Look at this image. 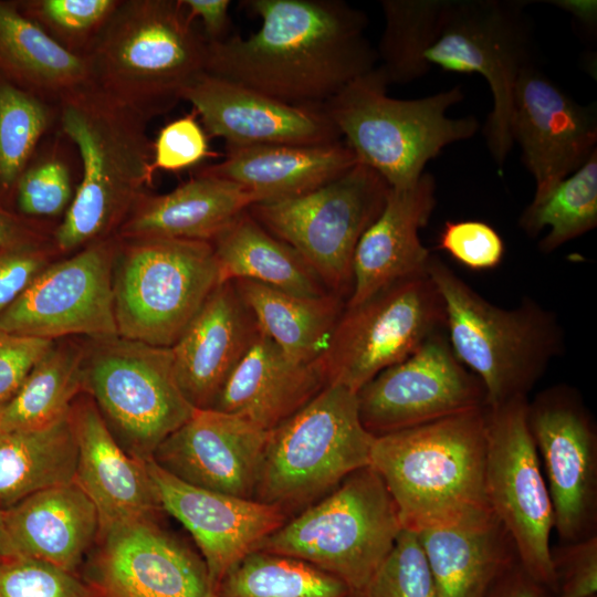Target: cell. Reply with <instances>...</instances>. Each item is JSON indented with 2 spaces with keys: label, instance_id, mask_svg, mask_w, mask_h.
Masks as SVG:
<instances>
[{
  "label": "cell",
  "instance_id": "1",
  "mask_svg": "<svg viewBox=\"0 0 597 597\" xmlns=\"http://www.w3.org/2000/svg\"><path fill=\"white\" fill-rule=\"evenodd\" d=\"M260 19L248 38L208 43L206 73L283 103L323 107L378 61L366 14L341 0H247Z\"/></svg>",
  "mask_w": 597,
  "mask_h": 597
},
{
  "label": "cell",
  "instance_id": "2",
  "mask_svg": "<svg viewBox=\"0 0 597 597\" xmlns=\"http://www.w3.org/2000/svg\"><path fill=\"white\" fill-rule=\"evenodd\" d=\"M62 133L76 146L82 179L52 231L57 253L115 235L153 181L147 122L90 83L56 103Z\"/></svg>",
  "mask_w": 597,
  "mask_h": 597
},
{
  "label": "cell",
  "instance_id": "3",
  "mask_svg": "<svg viewBox=\"0 0 597 597\" xmlns=\"http://www.w3.org/2000/svg\"><path fill=\"white\" fill-rule=\"evenodd\" d=\"M85 55L92 84L148 122L206 73L208 42L181 0H125Z\"/></svg>",
  "mask_w": 597,
  "mask_h": 597
},
{
  "label": "cell",
  "instance_id": "4",
  "mask_svg": "<svg viewBox=\"0 0 597 597\" xmlns=\"http://www.w3.org/2000/svg\"><path fill=\"white\" fill-rule=\"evenodd\" d=\"M486 408L375 437L369 465L402 528L419 532L490 507L484 490Z\"/></svg>",
  "mask_w": 597,
  "mask_h": 597
},
{
  "label": "cell",
  "instance_id": "5",
  "mask_svg": "<svg viewBox=\"0 0 597 597\" xmlns=\"http://www.w3.org/2000/svg\"><path fill=\"white\" fill-rule=\"evenodd\" d=\"M427 273L443 300L451 348L481 380L486 408L527 397L563 350L557 316L530 297L513 308L492 304L434 254Z\"/></svg>",
  "mask_w": 597,
  "mask_h": 597
},
{
  "label": "cell",
  "instance_id": "6",
  "mask_svg": "<svg viewBox=\"0 0 597 597\" xmlns=\"http://www.w3.org/2000/svg\"><path fill=\"white\" fill-rule=\"evenodd\" d=\"M376 66L329 100L324 111L359 163L379 174L392 189L413 186L426 165L444 147L472 138L476 117L448 116L464 98L461 85L413 98H394Z\"/></svg>",
  "mask_w": 597,
  "mask_h": 597
},
{
  "label": "cell",
  "instance_id": "7",
  "mask_svg": "<svg viewBox=\"0 0 597 597\" xmlns=\"http://www.w3.org/2000/svg\"><path fill=\"white\" fill-rule=\"evenodd\" d=\"M374 439L360 422L356 392L327 386L268 431L253 500L295 516L369 465Z\"/></svg>",
  "mask_w": 597,
  "mask_h": 597
},
{
  "label": "cell",
  "instance_id": "8",
  "mask_svg": "<svg viewBox=\"0 0 597 597\" xmlns=\"http://www.w3.org/2000/svg\"><path fill=\"white\" fill-rule=\"evenodd\" d=\"M402 530L383 479L364 467L289 519L255 551L304 561L362 594Z\"/></svg>",
  "mask_w": 597,
  "mask_h": 597
},
{
  "label": "cell",
  "instance_id": "9",
  "mask_svg": "<svg viewBox=\"0 0 597 597\" xmlns=\"http://www.w3.org/2000/svg\"><path fill=\"white\" fill-rule=\"evenodd\" d=\"M219 284L210 242L117 238L113 295L118 336L171 347Z\"/></svg>",
  "mask_w": 597,
  "mask_h": 597
},
{
  "label": "cell",
  "instance_id": "10",
  "mask_svg": "<svg viewBox=\"0 0 597 597\" xmlns=\"http://www.w3.org/2000/svg\"><path fill=\"white\" fill-rule=\"evenodd\" d=\"M523 0H443L428 67L478 73L489 84L493 106L482 128L500 176L513 147L510 115L520 72L534 63L533 30Z\"/></svg>",
  "mask_w": 597,
  "mask_h": 597
},
{
  "label": "cell",
  "instance_id": "11",
  "mask_svg": "<svg viewBox=\"0 0 597 597\" xmlns=\"http://www.w3.org/2000/svg\"><path fill=\"white\" fill-rule=\"evenodd\" d=\"M84 341L83 392L130 457L151 460L196 410L176 383L170 347L118 335Z\"/></svg>",
  "mask_w": 597,
  "mask_h": 597
},
{
  "label": "cell",
  "instance_id": "12",
  "mask_svg": "<svg viewBox=\"0 0 597 597\" xmlns=\"http://www.w3.org/2000/svg\"><path fill=\"white\" fill-rule=\"evenodd\" d=\"M389 189L379 174L357 163L314 190L258 202L248 211L270 233L294 248L326 287L347 302L357 243L381 212Z\"/></svg>",
  "mask_w": 597,
  "mask_h": 597
},
{
  "label": "cell",
  "instance_id": "13",
  "mask_svg": "<svg viewBox=\"0 0 597 597\" xmlns=\"http://www.w3.org/2000/svg\"><path fill=\"white\" fill-rule=\"evenodd\" d=\"M444 329L443 300L428 273L404 279L345 306L318 362L328 386L357 392Z\"/></svg>",
  "mask_w": 597,
  "mask_h": 597
},
{
  "label": "cell",
  "instance_id": "14",
  "mask_svg": "<svg viewBox=\"0 0 597 597\" xmlns=\"http://www.w3.org/2000/svg\"><path fill=\"white\" fill-rule=\"evenodd\" d=\"M527 401L519 397L486 408L484 490L522 568L546 590H556L549 546L554 512L527 426Z\"/></svg>",
  "mask_w": 597,
  "mask_h": 597
},
{
  "label": "cell",
  "instance_id": "15",
  "mask_svg": "<svg viewBox=\"0 0 597 597\" xmlns=\"http://www.w3.org/2000/svg\"><path fill=\"white\" fill-rule=\"evenodd\" d=\"M115 235L53 261L0 314V328L44 339L117 336L113 295Z\"/></svg>",
  "mask_w": 597,
  "mask_h": 597
},
{
  "label": "cell",
  "instance_id": "16",
  "mask_svg": "<svg viewBox=\"0 0 597 597\" xmlns=\"http://www.w3.org/2000/svg\"><path fill=\"white\" fill-rule=\"evenodd\" d=\"M356 395L360 422L374 437L486 408L481 380L457 358L446 329Z\"/></svg>",
  "mask_w": 597,
  "mask_h": 597
},
{
  "label": "cell",
  "instance_id": "17",
  "mask_svg": "<svg viewBox=\"0 0 597 597\" xmlns=\"http://www.w3.org/2000/svg\"><path fill=\"white\" fill-rule=\"evenodd\" d=\"M526 420L564 543L594 535L597 516V431L580 396L553 386L527 401Z\"/></svg>",
  "mask_w": 597,
  "mask_h": 597
},
{
  "label": "cell",
  "instance_id": "18",
  "mask_svg": "<svg viewBox=\"0 0 597 597\" xmlns=\"http://www.w3.org/2000/svg\"><path fill=\"white\" fill-rule=\"evenodd\" d=\"M84 564L97 597H218L202 557L155 519L100 528Z\"/></svg>",
  "mask_w": 597,
  "mask_h": 597
},
{
  "label": "cell",
  "instance_id": "19",
  "mask_svg": "<svg viewBox=\"0 0 597 597\" xmlns=\"http://www.w3.org/2000/svg\"><path fill=\"white\" fill-rule=\"evenodd\" d=\"M510 134L538 200L597 150L596 106L576 102L533 63L515 82Z\"/></svg>",
  "mask_w": 597,
  "mask_h": 597
},
{
  "label": "cell",
  "instance_id": "20",
  "mask_svg": "<svg viewBox=\"0 0 597 597\" xmlns=\"http://www.w3.org/2000/svg\"><path fill=\"white\" fill-rule=\"evenodd\" d=\"M163 511L191 534L216 591L224 575L289 519L276 507L188 484L146 462Z\"/></svg>",
  "mask_w": 597,
  "mask_h": 597
},
{
  "label": "cell",
  "instance_id": "21",
  "mask_svg": "<svg viewBox=\"0 0 597 597\" xmlns=\"http://www.w3.org/2000/svg\"><path fill=\"white\" fill-rule=\"evenodd\" d=\"M266 437L268 431L239 416L196 409L151 460L193 486L253 500Z\"/></svg>",
  "mask_w": 597,
  "mask_h": 597
},
{
  "label": "cell",
  "instance_id": "22",
  "mask_svg": "<svg viewBox=\"0 0 597 597\" xmlns=\"http://www.w3.org/2000/svg\"><path fill=\"white\" fill-rule=\"evenodd\" d=\"M206 133L227 147L322 145L341 140L323 107L294 106L238 83L203 73L182 93Z\"/></svg>",
  "mask_w": 597,
  "mask_h": 597
},
{
  "label": "cell",
  "instance_id": "23",
  "mask_svg": "<svg viewBox=\"0 0 597 597\" xmlns=\"http://www.w3.org/2000/svg\"><path fill=\"white\" fill-rule=\"evenodd\" d=\"M259 331L232 281L210 293L170 347L176 383L193 408H212Z\"/></svg>",
  "mask_w": 597,
  "mask_h": 597
},
{
  "label": "cell",
  "instance_id": "24",
  "mask_svg": "<svg viewBox=\"0 0 597 597\" xmlns=\"http://www.w3.org/2000/svg\"><path fill=\"white\" fill-rule=\"evenodd\" d=\"M77 460L74 482L96 506L100 528L163 511L146 462L130 457L115 440L93 399L81 392L70 411Z\"/></svg>",
  "mask_w": 597,
  "mask_h": 597
},
{
  "label": "cell",
  "instance_id": "25",
  "mask_svg": "<svg viewBox=\"0 0 597 597\" xmlns=\"http://www.w3.org/2000/svg\"><path fill=\"white\" fill-rule=\"evenodd\" d=\"M436 203V180L427 171L411 187L389 189L381 212L357 243L346 306L357 305L400 280L427 274L432 253L419 232L428 224Z\"/></svg>",
  "mask_w": 597,
  "mask_h": 597
},
{
  "label": "cell",
  "instance_id": "26",
  "mask_svg": "<svg viewBox=\"0 0 597 597\" xmlns=\"http://www.w3.org/2000/svg\"><path fill=\"white\" fill-rule=\"evenodd\" d=\"M327 386L318 360H295L259 331L211 409L239 416L269 431L306 406Z\"/></svg>",
  "mask_w": 597,
  "mask_h": 597
},
{
  "label": "cell",
  "instance_id": "27",
  "mask_svg": "<svg viewBox=\"0 0 597 597\" xmlns=\"http://www.w3.org/2000/svg\"><path fill=\"white\" fill-rule=\"evenodd\" d=\"M416 533L439 597H486L517 561L510 535L490 507Z\"/></svg>",
  "mask_w": 597,
  "mask_h": 597
},
{
  "label": "cell",
  "instance_id": "28",
  "mask_svg": "<svg viewBox=\"0 0 597 597\" xmlns=\"http://www.w3.org/2000/svg\"><path fill=\"white\" fill-rule=\"evenodd\" d=\"M18 556L80 575L100 532L96 506L73 481L31 494L2 511Z\"/></svg>",
  "mask_w": 597,
  "mask_h": 597
},
{
  "label": "cell",
  "instance_id": "29",
  "mask_svg": "<svg viewBox=\"0 0 597 597\" xmlns=\"http://www.w3.org/2000/svg\"><path fill=\"white\" fill-rule=\"evenodd\" d=\"M262 198L222 178L196 175L170 192H143L115 237L211 242L232 220Z\"/></svg>",
  "mask_w": 597,
  "mask_h": 597
},
{
  "label": "cell",
  "instance_id": "30",
  "mask_svg": "<svg viewBox=\"0 0 597 597\" xmlns=\"http://www.w3.org/2000/svg\"><path fill=\"white\" fill-rule=\"evenodd\" d=\"M357 163L342 139L322 145H251L227 147L222 160L197 172L241 185L263 202L306 193Z\"/></svg>",
  "mask_w": 597,
  "mask_h": 597
},
{
  "label": "cell",
  "instance_id": "31",
  "mask_svg": "<svg viewBox=\"0 0 597 597\" xmlns=\"http://www.w3.org/2000/svg\"><path fill=\"white\" fill-rule=\"evenodd\" d=\"M0 74L49 102L92 83L86 55L74 53L27 17L0 1Z\"/></svg>",
  "mask_w": 597,
  "mask_h": 597
},
{
  "label": "cell",
  "instance_id": "32",
  "mask_svg": "<svg viewBox=\"0 0 597 597\" xmlns=\"http://www.w3.org/2000/svg\"><path fill=\"white\" fill-rule=\"evenodd\" d=\"M210 243L220 283L249 280L308 297L332 293L294 248L270 233L248 210Z\"/></svg>",
  "mask_w": 597,
  "mask_h": 597
},
{
  "label": "cell",
  "instance_id": "33",
  "mask_svg": "<svg viewBox=\"0 0 597 597\" xmlns=\"http://www.w3.org/2000/svg\"><path fill=\"white\" fill-rule=\"evenodd\" d=\"M261 332L289 356L317 362L327 348L346 300L334 293L308 297L249 280L232 281Z\"/></svg>",
  "mask_w": 597,
  "mask_h": 597
},
{
  "label": "cell",
  "instance_id": "34",
  "mask_svg": "<svg viewBox=\"0 0 597 597\" xmlns=\"http://www.w3.org/2000/svg\"><path fill=\"white\" fill-rule=\"evenodd\" d=\"M77 448L69 413L43 428L0 430V511L73 482Z\"/></svg>",
  "mask_w": 597,
  "mask_h": 597
},
{
  "label": "cell",
  "instance_id": "35",
  "mask_svg": "<svg viewBox=\"0 0 597 597\" xmlns=\"http://www.w3.org/2000/svg\"><path fill=\"white\" fill-rule=\"evenodd\" d=\"M84 337L53 341L17 394L3 405L0 430H30L66 416L83 392Z\"/></svg>",
  "mask_w": 597,
  "mask_h": 597
},
{
  "label": "cell",
  "instance_id": "36",
  "mask_svg": "<svg viewBox=\"0 0 597 597\" xmlns=\"http://www.w3.org/2000/svg\"><path fill=\"white\" fill-rule=\"evenodd\" d=\"M218 597H349L337 577L297 558L254 551L219 583Z\"/></svg>",
  "mask_w": 597,
  "mask_h": 597
},
{
  "label": "cell",
  "instance_id": "37",
  "mask_svg": "<svg viewBox=\"0 0 597 597\" xmlns=\"http://www.w3.org/2000/svg\"><path fill=\"white\" fill-rule=\"evenodd\" d=\"M596 226L597 150L547 195L532 200L519 219V227L531 238H535L545 228L549 229L538 242L543 253L555 251Z\"/></svg>",
  "mask_w": 597,
  "mask_h": 597
},
{
  "label": "cell",
  "instance_id": "38",
  "mask_svg": "<svg viewBox=\"0 0 597 597\" xmlns=\"http://www.w3.org/2000/svg\"><path fill=\"white\" fill-rule=\"evenodd\" d=\"M443 0H383L385 28L376 49L378 67L390 84L427 75L422 55L430 45Z\"/></svg>",
  "mask_w": 597,
  "mask_h": 597
},
{
  "label": "cell",
  "instance_id": "39",
  "mask_svg": "<svg viewBox=\"0 0 597 597\" xmlns=\"http://www.w3.org/2000/svg\"><path fill=\"white\" fill-rule=\"evenodd\" d=\"M56 115L48 100L0 74V200L14 196L18 180Z\"/></svg>",
  "mask_w": 597,
  "mask_h": 597
},
{
  "label": "cell",
  "instance_id": "40",
  "mask_svg": "<svg viewBox=\"0 0 597 597\" xmlns=\"http://www.w3.org/2000/svg\"><path fill=\"white\" fill-rule=\"evenodd\" d=\"M119 2L118 0H29L20 2L18 7L67 50L85 55Z\"/></svg>",
  "mask_w": 597,
  "mask_h": 597
},
{
  "label": "cell",
  "instance_id": "41",
  "mask_svg": "<svg viewBox=\"0 0 597 597\" xmlns=\"http://www.w3.org/2000/svg\"><path fill=\"white\" fill-rule=\"evenodd\" d=\"M364 597H439L418 534L402 528L360 594Z\"/></svg>",
  "mask_w": 597,
  "mask_h": 597
},
{
  "label": "cell",
  "instance_id": "42",
  "mask_svg": "<svg viewBox=\"0 0 597 597\" xmlns=\"http://www.w3.org/2000/svg\"><path fill=\"white\" fill-rule=\"evenodd\" d=\"M18 210L36 220L65 213L74 197L69 164L57 155L31 160L15 186Z\"/></svg>",
  "mask_w": 597,
  "mask_h": 597
},
{
  "label": "cell",
  "instance_id": "43",
  "mask_svg": "<svg viewBox=\"0 0 597 597\" xmlns=\"http://www.w3.org/2000/svg\"><path fill=\"white\" fill-rule=\"evenodd\" d=\"M0 597H97L80 575L42 561L0 559Z\"/></svg>",
  "mask_w": 597,
  "mask_h": 597
},
{
  "label": "cell",
  "instance_id": "44",
  "mask_svg": "<svg viewBox=\"0 0 597 597\" xmlns=\"http://www.w3.org/2000/svg\"><path fill=\"white\" fill-rule=\"evenodd\" d=\"M438 248L475 271L494 269L505 253L498 231L479 220L446 221L439 234Z\"/></svg>",
  "mask_w": 597,
  "mask_h": 597
},
{
  "label": "cell",
  "instance_id": "45",
  "mask_svg": "<svg viewBox=\"0 0 597 597\" xmlns=\"http://www.w3.org/2000/svg\"><path fill=\"white\" fill-rule=\"evenodd\" d=\"M208 136L193 115L179 117L165 125L153 144V167L178 171L210 156Z\"/></svg>",
  "mask_w": 597,
  "mask_h": 597
},
{
  "label": "cell",
  "instance_id": "46",
  "mask_svg": "<svg viewBox=\"0 0 597 597\" xmlns=\"http://www.w3.org/2000/svg\"><path fill=\"white\" fill-rule=\"evenodd\" d=\"M52 241L0 251V314L53 262Z\"/></svg>",
  "mask_w": 597,
  "mask_h": 597
},
{
  "label": "cell",
  "instance_id": "47",
  "mask_svg": "<svg viewBox=\"0 0 597 597\" xmlns=\"http://www.w3.org/2000/svg\"><path fill=\"white\" fill-rule=\"evenodd\" d=\"M556 575V595L594 597L597 593V536L565 543L552 552Z\"/></svg>",
  "mask_w": 597,
  "mask_h": 597
},
{
  "label": "cell",
  "instance_id": "48",
  "mask_svg": "<svg viewBox=\"0 0 597 597\" xmlns=\"http://www.w3.org/2000/svg\"><path fill=\"white\" fill-rule=\"evenodd\" d=\"M52 343L0 328V405L11 400Z\"/></svg>",
  "mask_w": 597,
  "mask_h": 597
},
{
  "label": "cell",
  "instance_id": "49",
  "mask_svg": "<svg viewBox=\"0 0 597 597\" xmlns=\"http://www.w3.org/2000/svg\"><path fill=\"white\" fill-rule=\"evenodd\" d=\"M188 17L200 19L203 36L208 43L220 42L229 36V0H181Z\"/></svg>",
  "mask_w": 597,
  "mask_h": 597
},
{
  "label": "cell",
  "instance_id": "50",
  "mask_svg": "<svg viewBox=\"0 0 597 597\" xmlns=\"http://www.w3.org/2000/svg\"><path fill=\"white\" fill-rule=\"evenodd\" d=\"M52 241L36 220L17 216L0 206V251L12 247Z\"/></svg>",
  "mask_w": 597,
  "mask_h": 597
},
{
  "label": "cell",
  "instance_id": "51",
  "mask_svg": "<svg viewBox=\"0 0 597 597\" xmlns=\"http://www.w3.org/2000/svg\"><path fill=\"white\" fill-rule=\"evenodd\" d=\"M547 590L536 583L516 561L493 585L486 597H547Z\"/></svg>",
  "mask_w": 597,
  "mask_h": 597
},
{
  "label": "cell",
  "instance_id": "52",
  "mask_svg": "<svg viewBox=\"0 0 597 597\" xmlns=\"http://www.w3.org/2000/svg\"><path fill=\"white\" fill-rule=\"evenodd\" d=\"M546 2L570 14L575 22L578 23V27L588 35H593V32H596V0H552Z\"/></svg>",
  "mask_w": 597,
  "mask_h": 597
},
{
  "label": "cell",
  "instance_id": "53",
  "mask_svg": "<svg viewBox=\"0 0 597 597\" xmlns=\"http://www.w3.org/2000/svg\"><path fill=\"white\" fill-rule=\"evenodd\" d=\"M18 556L7 533L2 511H0V559Z\"/></svg>",
  "mask_w": 597,
  "mask_h": 597
},
{
  "label": "cell",
  "instance_id": "54",
  "mask_svg": "<svg viewBox=\"0 0 597 597\" xmlns=\"http://www.w3.org/2000/svg\"><path fill=\"white\" fill-rule=\"evenodd\" d=\"M349 597H364V596H362L360 594H357V593H352L349 595Z\"/></svg>",
  "mask_w": 597,
  "mask_h": 597
},
{
  "label": "cell",
  "instance_id": "55",
  "mask_svg": "<svg viewBox=\"0 0 597 597\" xmlns=\"http://www.w3.org/2000/svg\"><path fill=\"white\" fill-rule=\"evenodd\" d=\"M547 597H561V596H557V595H548ZM596 597V596H594Z\"/></svg>",
  "mask_w": 597,
  "mask_h": 597
},
{
  "label": "cell",
  "instance_id": "56",
  "mask_svg": "<svg viewBox=\"0 0 597 597\" xmlns=\"http://www.w3.org/2000/svg\"><path fill=\"white\" fill-rule=\"evenodd\" d=\"M2 407H3V405H0V413H1Z\"/></svg>",
  "mask_w": 597,
  "mask_h": 597
}]
</instances>
